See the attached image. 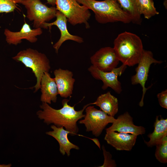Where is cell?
<instances>
[{
	"label": "cell",
	"instance_id": "cell-28",
	"mask_svg": "<svg viewBox=\"0 0 167 167\" xmlns=\"http://www.w3.org/2000/svg\"><path fill=\"white\" fill-rule=\"evenodd\" d=\"M94 141L95 142V143L99 147V148L100 149V143H99V140L97 139H94Z\"/></svg>",
	"mask_w": 167,
	"mask_h": 167
},
{
	"label": "cell",
	"instance_id": "cell-15",
	"mask_svg": "<svg viewBox=\"0 0 167 167\" xmlns=\"http://www.w3.org/2000/svg\"><path fill=\"white\" fill-rule=\"evenodd\" d=\"M58 94L63 98L71 97L73 93L75 79L73 72L68 70L61 68L55 69L54 72Z\"/></svg>",
	"mask_w": 167,
	"mask_h": 167
},
{
	"label": "cell",
	"instance_id": "cell-12",
	"mask_svg": "<svg viewBox=\"0 0 167 167\" xmlns=\"http://www.w3.org/2000/svg\"><path fill=\"white\" fill-rule=\"evenodd\" d=\"M56 19L52 23H45L43 26L45 29H49L50 30L53 25H55L59 29L61 36L60 39L53 46L56 52L58 53V51L63 44L67 40L74 41L79 43L84 42L83 38L71 34L68 32L67 26V19L65 16L61 12L57 10L56 15Z\"/></svg>",
	"mask_w": 167,
	"mask_h": 167
},
{
	"label": "cell",
	"instance_id": "cell-13",
	"mask_svg": "<svg viewBox=\"0 0 167 167\" xmlns=\"http://www.w3.org/2000/svg\"><path fill=\"white\" fill-rule=\"evenodd\" d=\"M112 123L110 127L106 129V132L117 131L137 136L144 134L146 132L144 127L134 125L133 118L128 112L119 116Z\"/></svg>",
	"mask_w": 167,
	"mask_h": 167
},
{
	"label": "cell",
	"instance_id": "cell-9",
	"mask_svg": "<svg viewBox=\"0 0 167 167\" xmlns=\"http://www.w3.org/2000/svg\"><path fill=\"white\" fill-rule=\"evenodd\" d=\"M127 66L122 64L111 71L106 72L101 71L92 65L88 68V70L95 79L102 81V89L105 90L110 87L118 94H120L122 89L118 77L124 72Z\"/></svg>",
	"mask_w": 167,
	"mask_h": 167
},
{
	"label": "cell",
	"instance_id": "cell-26",
	"mask_svg": "<svg viewBox=\"0 0 167 167\" xmlns=\"http://www.w3.org/2000/svg\"><path fill=\"white\" fill-rule=\"evenodd\" d=\"M47 3L52 6L55 5L56 0H46Z\"/></svg>",
	"mask_w": 167,
	"mask_h": 167
},
{
	"label": "cell",
	"instance_id": "cell-27",
	"mask_svg": "<svg viewBox=\"0 0 167 167\" xmlns=\"http://www.w3.org/2000/svg\"><path fill=\"white\" fill-rule=\"evenodd\" d=\"M11 164H0V167H10L11 166Z\"/></svg>",
	"mask_w": 167,
	"mask_h": 167
},
{
	"label": "cell",
	"instance_id": "cell-14",
	"mask_svg": "<svg viewBox=\"0 0 167 167\" xmlns=\"http://www.w3.org/2000/svg\"><path fill=\"white\" fill-rule=\"evenodd\" d=\"M137 137L135 134L112 131L106 132L104 139L117 150L130 151L135 143Z\"/></svg>",
	"mask_w": 167,
	"mask_h": 167
},
{
	"label": "cell",
	"instance_id": "cell-16",
	"mask_svg": "<svg viewBox=\"0 0 167 167\" xmlns=\"http://www.w3.org/2000/svg\"><path fill=\"white\" fill-rule=\"evenodd\" d=\"M41 95L40 100L42 102L50 104L56 103L58 94L57 84L54 78L51 77L48 72H45L41 82Z\"/></svg>",
	"mask_w": 167,
	"mask_h": 167
},
{
	"label": "cell",
	"instance_id": "cell-22",
	"mask_svg": "<svg viewBox=\"0 0 167 167\" xmlns=\"http://www.w3.org/2000/svg\"><path fill=\"white\" fill-rule=\"evenodd\" d=\"M155 156L156 159L162 163L167 162V136L161 142L156 145Z\"/></svg>",
	"mask_w": 167,
	"mask_h": 167
},
{
	"label": "cell",
	"instance_id": "cell-1",
	"mask_svg": "<svg viewBox=\"0 0 167 167\" xmlns=\"http://www.w3.org/2000/svg\"><path fill=\"white\" fill-rule=\"evenodd\" d=\"M69 100L66 98L63 99L62 101V107L59 109H54L49 104L42 102L40 106L41 109L36 112V115L47 125L53 124L58 127L62 126L70 132L71 135H75L79 131L77 122L84 117V111L92 103L85 105L81 110L76 111L75 105L71 106L68 104Z\"/></svg>",
	"mask_w": 167,
	"mask_h": 167
},
{
	"label": "cell",
	"instance_id": "cell-10",
	"mask_svg": "<svg viewBox=\"0 0 167 167\" xmlns=\"http://www.w3.org/2000/svg\"><path fill=\"white\" fill-rule=\"evenodd\" d=\"M90 60L92 65L106 72L117 67L120 62L114 49L110 47L101 48L90 57Z\"/></svg>",
	"mask_w": 167,
	"mask_h": 167
},
{
	"label": "cell",
	"instance_id": "cell-5",
	"mask_svg": "<svg viewBox=\"0 0 167 167\" xmlns=\"http://www.w3.org/2000/svg\"><path fill=\"white\" fill-rule=\"evenodd\" d=\"M56 9L62 13L73 25L84 24L86 28L90 27L88 21L91 14L86 6L80 5L77 0H56Z\"/></svg>",
	"mask_w": 167,
	"mask_h": 167
},
{
	"label": "cell",
	"instance_id": "cell-7",
	"mask_svg": "<svg viewBox=\"0 0 167 167\" xmlns=\"http://www.w3.org/2000/svg\"><path fill=\"white\" fill-rule=\"evenodd\" d=\"M85 110L86 113L84 119L79 120V123L84 125L86 131L92 132L96 137L101 134L109 123H113L115 119L91 105L88 106Z\"/></svg>",
	"mask_w": 167,
	"mask_h": 167
},
{
	"label": "cell",
	"instance_id": "cell-6",
	"mask_svg": "<svg viewBox=\"0 0 167 167\" xmlns=\"http://www.w3.org/2000/svg\"><path fill=\"white\" fill-rule=\"evenodd\" d=\"M21 4L27 10V17L35 28H43L44 24L56 17V7H49L41 0H23Z\"/></svg>",
	"mask_w": 167,
	"mask_h": 167
},
{
	"label": "cell",
	"instance_id": "cell-17",
	"mask_svg": "<svg viewBox=\"0 0 167 167\" xmlns=\"http://www.w3.org/2000/svg\"><path fill=\"white\" fill-rule=\"evenodd\" d=\"M50 127L52 131L46 132L45 133L53 137L58 141L59 146V151L62 155H64L66 154L67 156H69L71 149H79L78 146L69 140L67 136L68 134H70V132L65 129L63 127H58L52 125Z\"/></svg>",
	"mask_w": 167,
	"mask_h": 167
},
{
	"label": "cell",
	"instance_id": "cell-8",
	"mask_svg": "<svg viewBox=\"0 0 167 167\" xmlns=\"http://www.w3.org/2000/svg\"><path fill=\"white\" fill-rule=\"evenodd\" d=\"M162 62L155 59L151 51L143 49L141 57L136 68L135 74L131 79V84L133 85L139 84L142 88V96L139 105L143 107L144 105L143 99L144 95L149 88L145 87L148 79V75L151 65L152 63H161Z\"/></svg>",
	"mask_w": 167,
	"mask_h": 167
},
{
	"label": "cell",
	"instance_id": "cell-21",
	"mask_svg": "<svg viewBox=\"0 0 167 167\" xmlns=\"http://www.w3.org/2000/svg\"><path fill=\"white\" fill-rule=\"evenodd\" d=\"M137 5L139 14L143 15L147 19L159 14L155 7L153 0H137Z\"/></svg>",
	"mask_w": 167,
	"mask_h": 167
},
{
	"label": "cell",
	"instance_id": "cell-11",
	"mask_svg": "<svg viewBox=\"0 0 167 167\" xmlns=\"http://www.w3.org/2000/svg\"><path fill=\"white\" fill-rule=\"evenodd\" d=\"M42 32L41 28L32 29L28 24L25 22L19 31L12 32L6 28L4 34L8 44L17 45L21 43L23 39L26 40L32 43L36 42L38 40L37 36L41 34Z\"/></svg>",
	"mask_w": 167,
	"mask_h": 167
},
{
	"label": "cell",
	"instance_id": "cell-18",
	"mask_svg": "<svg viewBox=\"0 0 167 167\" xmlns=\"http://www.w3.org/2000/svg\"><path fill=\"white\" fill-rule=\"evenodd\" d=\"M92 104L98 106L101 110L112 117H114L118 112V99L112 95L110 92L100 95Z\"/></svg>",
	"mask_w": 167,
	"mask_h": 167
},
{
	"label": "cell",
	"instance_id": "cell-25",
	"mask_svg": "<svg viewBox=\"0 0 167 167\" xmlns=\"http://www.w3.org/2000/svg\"><path fill=\"white\" fill-rule=\"evenodd\" d=\"M158 102L160 105L164 108L167 109V90L162 91L157 95Z\"/></svg>",
	"mask_w": 167,
	"mask_h": 167
},
{
	"label": "cell",
	"instance_id": "cell-3",
	"mask_svg": "<svg viewBox=\"0 0 167 167\" xmlns=\"http://www.w3.org/2000/svg\"><path fill=\"white\" fill-rule=\"evenodd\" d=\"M113 45V48L122 64L129 66L138 64L144 49L141 40L138 36L124 32L115 39Z\"/></svg>",
	"mask_w": 167,
	"mask_h": 167
},
{
	"label": "cell",
	"instance_id": "cell-23",
	"mask_svg": "<svg viewBox=\"0 0 167 167\" xmlns=\"http://www.w3.org/2000/svg\"><path fill=\"white\" fill-rule=\"evenodd\" d=\"M23 0H0V13H8L18 8L17 3L21 4Z\"/></svg>",
	"mask_w": 167,
	"mask_h": 167
},
{
	"label": "cell",
	"instance_id": "cell-19",
	"mask_svg": "<svg viewBox=\"0 0 167 167\" xmlns=\"http://www.w3.org/2000/svg\"><path fill=\"white\" fill-rule=\"evenodd\" d=\"M157 116L154 123V130L148 136L150 138L148 141L144 140L145 143L148 147H152L160 143L163 138L167 136V119L163 118L160 116Z\"/></svg>",
	"mask_w": 167,
	"mask_h": 167
},
{
	"label": "cell",
	"instance_id": "cell-24",
	"mask_svg": "<svg viewBox=\"0 0 167 167\" xmlns=\"http://www.w3.org/2000/svg\"><path fill=\"white\" fill-rule=\"evenodd\" d=\"M103 154L104 157V161L101 167H114L117 165L114 160L112 159V156L109 152L106 151L104 145L102 147Z\"/></svg>",
	"mask_w": 167,
	"mask_h": 167
},
{
	"label": "cell",
	"instance_id": "cell-20",
	"mask_svg": "<svg viewBox=\"0 0 167 167\" xmlns=\"http://www.w3.org/2000/svg\"><path fill=\"white\" fill-rule=\"evenodd\" d=\"M122 9L131 17V22L140 24L142 20L141 15L138 12L137 0H117Z\"/></svg>",
	"mask_w": 167,
	"mask_h": 167
},
{
	"label": "cell",
	"instance_id": "cell-2",
	"mask_svg": "<svg viewBox=\"0 0 167 167\" xmlns=\"http://www.w3.org/2000/svg\"><path fill=\"white\" fill-rule=\"evenodd\" d=\"M94 13L96 21L101 24L120 22H131L130 16L122 8L117 0H77Z\"/></svg>",
	"mask_w": 167,
	"mask_h": 167
},
{
	"label": "cell",
	"instance_id": "cell-4",
	"mask_svg": "<svg viewBox=\"0 0 167 167\" xmlns=\"http://www.w3.org/2000/svg\"><path fill=\"white\" fill-rule=\"evenodd\" d=\"M17 62H21L26 67L32 69L36 78V83L32 88L34 92L40 88L42 77L45 72H49L51 68L50 62L44 53L31 48L21 50L12 57Z\"/></svg>",
	"mask_w": 167,
	"mask_h": 167
}]
</instances>
